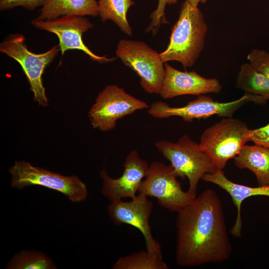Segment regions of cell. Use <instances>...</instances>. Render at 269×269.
<instances>
[{
	"mask_svg": "<svg viewBox=\"0 0 269 269\" xmlns=\"http://www.w3.org/2000/svg\"><path fill=\"white\" fill-rule=\"evenodd\" d=\"M177 213L178 265L198 266L223 262L230 258L232 247L222 203L215 191H204Z\"/></svg>",
	"mask_w": 269,
	"mask_h": 269,
	"instance_id": "obj_1",
	"label": "cell"
},
{
	"mask_svg": "<svg viewBox=\"0 0 269 269\" xmlns=\"http://www.w3.org/2000/svg\"><path fill=\"white\" fill-rule=\"evenodd\" d=\"M207 31L202 12L185 0L171 28L167 48L160 53L163 62L176 61L185 68L192 67L203 51Z\"/></svg>",
	"mask_w": 269,
	"mask_h": 269,
	"instance_id": "obj_2",
	"label": "cell"
},
{
	"mask_svg": "<svg viewBox=\"0 0 269 269\" xmlns=\"http://www.w3.org/2000/svg\"><path fill=\"white\" fill-rule=\"evenodd\" d=\"M155 147L169 160L177 177L189 180L187 191L196 196L198 182L204 175L217 169L197 143L187 134L175 142L162 140L155 142Z\"/></svg>",
	"mask_w": 269,
	"mask_h": 269,
	"instance_id": "obj_3",
	"label": "cell"
},
{
	"mask_svg": "<svg viewBox=\"0 0 269 269\" xmlns=\"http://www.w3.org/2000/svg\"><path fill=\"white\" fill-rule=\"evenodd\" d=\"M252 130L239 119L224 118L203 132L199 144L217 169L223 170L250 141Z\"/></svg>",
	"mask_w": 269,
	"mask_h": 269,
	"instance_id": "obj_4",
	"label": "cell"
},
{
	"mask_svg": "<svg viewBox=\"0 0 269 269\" xmlns=\"http://www.w3.org/2000/svg\"><path fill=\"white\" fill-rule=\"evenodd\" d=\"M267 101L262 96L248 93L240 98L229 102H220L214 101L211 97L200 95L182 107H173L162 101L154 102L149 107L148 113L156 118L178 116L185 122H192L194 119H205L213 115L232 117L238 110L249 102L264 105Z\"/></svg>",
	"mask_w": 269,
	"mask_h": 269,
	"instance_id": "obj_5",
	"label": "cell"
},
{
	"mask_svg": "<svg viewBox=\"0 0 269 269\" xmlns=\"http://www.w3.org/2000/svg\"><path fill=\"white\" fill-rule=\"evenodd\" d=\"M25 37L21 34L9 35L0 44V51L16 60L21 66L33 93L34 101L43 106L48 105V99L42 82L45 69L54 60L60 48L53 46L44 53L36 54L27 47Z\"/></svg>",
	"mask_w": 269,
	"mask_h": 269,
	"instance_id": "obj_6",
	"label": "cell"
},
{
	"mask_svg": "<svg viewBox=\"0 0 269 269\" xmlns=\"http://www.w3.org/2000/svg\"><path fill=\"white\" fill-rule=\"evenodd\" d=\"M116 53L126 66L138 76L145 91L160 94L165 74L160 53L143 41L128 39L119 42Z\"/></svg>",
	"mask_w": 269,
	"mask_h": 269,
	"instance_id": "obj_7",
	"label": "cell"
},
{
	"mask_svg": "<svg viewBox=\"0 0 269 269\" xmlns=\"http://www.w3.org/2000/svg\"><path fill=\"white\" fill-rule=\"evenodd\" d=\"M9 171L13 188L40 185L59 192L75 203L84 201L88 196L86 185L75 175L64 176L23 160L15 161Z\"/></svg>",
	"mask_w": 269,
	"mask_h": 269,
	"instance_id": "obj_8",
	"label": "cell"
},
{
	"mask_svg": "<svg viewBox=\"0 0 269 269\" xmlns=\"http://www.w3.org/2000/svg\"><path fill=\"white\" fill-rule=\"evenodd\" d=\"M176 174L170 164L153 161L138 192L147 197L155 198L158 203L171 212H178L196 197L184 191Z\"/></svg>",
	"mask_w": 269,
	"mask_h": 269,
	"instance_id": "obj_9",
	"label": "cell"
},
{
	"mask_svg": "<svg viewBox=\"0 0 269 269\" xmlns=\"http://www.w3.org/2000/svg\"><path fill=\"white\" fill-rule=\"evenodd\" d=\"M148 108L146 103L129 94L123 88L109 85L99 94L88 116L94 129L107 132L115 128L118 120Z\"/></svg>",
	"mask_w": 269,
	"mask_h": 269,
	"instance_id": "obj_10",
	"label": "cell"
},
{
	"mask_svg": "<svg viewBox=\"0 0 269 269\" xmlns=\"http://www.w3.org/2000/svg\"><path fill=\"white\" fill-rule=\"evenodd\" d=\"M31 24L37 28L57 35L62 55L69 50H79L84 52L93 61L101 63L111 62L116 59L98 55L84 43L83 34L93 27V24L84 16L68 15L45 20L36 18L31 21Z\"/></svg>",
	"mask_w": 269,
	"mask_h": 269,
	"instance_id": "obj_11",
	"label": "cell"
},
{
	"mask_svg": "<svg viewBox=\"0 0 269 269\" xmlns=\"http://www.w3.org/2000/svg\"><path fill=\"white\" fill-rule=\"evenodd\" d=\"M152 208L147 197L138 194L129 202H111L108 212L115 224H127L138 229L144 238L146 250L162 256L160 246L152 236L149 222Z\"/></svg>",
	"mask_w": 269,
	"mask_h": 269,
	"instance_id": "obj_12",
	"label": "cell"
},
{
	"mask_svg": "<svg viewBox=\"0 0 269 269\" xmlns=\"http://www.w3.org/2000/svg\"><path fill=\"white\" fill-rule=\"evenodd\" d=\"M124 166L123 173L118 178L110 177L104 168L100 173L103 181L101 193L111 202L134 198L147 174L149 165L136 150H133L126 156Z\"/></svg>",
	"mask_w": 269,
	"mask_h": 269,
	"instance_id": "obj_13",
	"label": "cell"
},
{
	"mask_svg": "<svg viewBox=\"0 0 269 269\" xmlns=\"http://www.w3.org/2000/svg\"><path fill=\"white\" fill-rule=\"evenodd\" d=\"M165 74L159 95L164 99L191 95L219 93L222 86L216 78L204 77L194 71H181L164 63Z\"/></svg>",
	"mask_w": 269,
	"mask_h": 269,
	"instance_id": "obj_14",
	"label": "cell"
},
{
	"mask_svg": "<svg viewBox=\"0 0 269 269\" xmlns=\"http://www.w3.org/2000/svg\"><path fill=\"white\" fill-rule=\"evenodd\" d=\"M201 179L218 185L226 191L232 198V201L237 208V214L230 233L235 237L241 236L242 220L241 211L243 201L254 196L269 197V185L251 187L238 184L229 180L223 170L217 169L214 173H206L203 176Z\"/></svg>",
	"mask_w": 269,
	"mask_h": 269,
	"instance_id": "obj_15",
	"label": "cell"
},
{
	"mask_svg": "<svg viewBox=\"0 0 269 269\" xmlns=\"http://www.w3.org/2000/svg\"><path fill=\"white\" fill-rule=\"evenodd\" d=\"M234 159L237 167L254 173L258 186L269 185V148L256 144L245 145Z\"/></svg>",
	"mask_w": 269,
	"mask_h": 269,
	"instance_id": "obj_16",
	"label": "cell"
},
{
	"mask_svg": "<svg viewBox=\"0 0 269 269\" xmlns=\"http://www.w3.org/2000/svg\"><path fill=\"white\" fill-rule=\"evenodd\" d=\"M68 15L95 17L99 15L98 2L96 0H47L37 19L45 20Z\"/></svg>",
	"mask_w": 269,
	"mask_h": 269,
	"instance_id": "obj_17",
	"label": "cell"
},
{
	"mask_svg": "<svg viewBox=\"0 0 269 269\" xmlns=\"http://www.w3.org/2000/svg\"><path fill=\"white\" fill-rule=\"evenodd\" d=\"M99 15L103 22L110 20L128 36L132 35V29L128 19L129 8L134 4L133 0H98Z\"/></svg>",
	"mask_w": 269,
	"mask_h": 269,
	"instance_id": "obj_18",
	"label": "cell"
},
{
	"mask_svg": "<svg viewBox=\"0 0 269 269\" xmlns=\"http://www.w3.org/2000/svg\"><path fill=\"white\" fill-rule=\"evenodd\" d=\"M236 86L246 93L260 95L269 100V79L249 63L241 66Z\"/></svg>",
	"mask_w": 269,
	"mask_h": 269,
	"instance_id": "obj_19",
	"label": "cell"
},
{
	"mask_svg": "<svg viewBox=\"0 0 269 269\" xmlns=\"http://www.w3.org/2000/svg\"><path fill=\"white\" fill-rule=\"evenodd\" d=\"M113 269H168L161 256L147 250L134 252L119 258Z\"/></svg>",
	"mask_w": 269,
	"mask_h": 269,
	"instance_id": "obj_20",
	"label": "cell"
},
{
	"mask_svg": "<svg viewBox=\"0 0 269 269\" xmlns=\"http://www.w3.org/2000/svg\"><path fill=\"white\" fill-rule=\"evenodd\" d=\"M10 269H53L56 266L52 261L40 252L22 251L16 254L7 263Z\"/></svg>",
	"mask_w": 269,
	"mask_h": 269,
	"instance_id": "obj_21",
	"label": "cell"
},
{
	"mask_svg": "<svg viewBox=\"0 0 269 269\" xmlns=\"http://www.w3.org/2000/svg\"><path fill=\"white\" fill-rule=\"evenodd\" d=\"M156 8L150 14L151 21L145 29V32H151L153 35L155 34L162 24L168 23L165 14V9L167 5L176 3L177 0H157Z\"/></svg>",
	"mask_w": 269,
	"mask_h": 269,
	"instance_id": "obj_22",
	"label": "cell"
},
{
	"mask_svg": "<svg viewBox=\"0 0 269 269\" xmlns=\"http://www.w3.org/2000/svg\"><path fill=\"white\" fill-rule=\"evenodd\" d=\"M249 63L269 79V51L253 49L247 55Z\"/></svg>",
	"mask_w": 269,
	"mask_h": 269,
	"instance_id": "obj_23",
	"label": "cell"
},
{
	"mask_svg": "<svg viewBox=\"0 0 269 269\" xmlns=\"http://www.w3.org/2000/svg\"><path fill=\"white\" fill-rule=\"evenodd\" d=\"M47 0H0V10L11 9L20 6L29 10H34L38 6H42Z\"/></svg>",
	"mask_w": 269,
	"mask_h": 269,
	"instance_id": "obj_24",
	"label": "cell"
},
{
	"mask_svg": "<svg viewBox=\"0 0 269 269\" xmlns=\"http://www.w3.org/2000/svg\"><path fill=\"white\" fill-rule=\"evenodd\" d=\"M250 141L269 148V123L265 126L252 130Z\"/></svg>",
	"mask_w": 269,
	"mask_h": 269,
	"instance_id": "obj_25",
	"label": "cell"
},
{
	"mask_svg": "<svg viewBox=\"0 0 269 269\" xmlns=\"http://www.w3.org/2000/svg\"><path fill=\"white\" fill-rule=\"evenodd\" d=\"M208 0H188L190 3L195 7H198L200 3H205Z\"/></svg>",
	"mask_w": 269,
	"mask_h": 269,
	"instance_id": "obj_26",
	"label": "cell"
},
{
	"mask_svg": "<svg viewBox=\"0 0 269 269\" xmlns=\"http://www.w3.org/2000/svg\"></svg>",
	"mask_w": 269,
	"mask_h": 269,
	"instance_id": "obj_27",
	"label": "cell"
}]
</instances>
